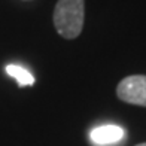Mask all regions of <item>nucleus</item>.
Returning a JSON list of instances; mask_svg holds the SVG:
<instances>
[{"label":"nucleus","instance_id":"1","mask_svg":"<svg viewBox=\"0 0 146 146\" xmlns=\"http://www.w3.org/2000/svg\"><path fill=\"white\" fill-rule=\"evenodd\" d=\"M85 21L84 0H58L54 11V25L64 39H75L82 33Z\"/></svg>","mask_w":146,"mask_h":146},{"label":"nucleus","instance_id":"2","mask_svg":"<svg viewBox=\"0 0 146 146\" xmlns=\"http://www.w3.org/2000/svg\"><path fill=\"white\" fill-rule=\"evenodd\" d=\"M116 96L128 104L146 108V76L133 75L124 78L116 87Z\"/></svg>","mask_w":146,"mask_h":146},{"label":"nucleus","instance_id":"3","mask_svg":"<svg viewBox=\"0 0 146 146\" xmlns=\"http://www.w3.org/2000/svg\"><path fill=\"white\" fill-rule=\"evenodd\" d=\"M125 136L124 128H121L119 125L108 124V125H100V127L92 128L90 133V139L92 143H96L98 146H108L118 143L119 140H122Z\"/></svg>","mask_w":146,"mask_h":146},{"label":"nucleus","instance_id":"4","mask_svg":"<svg viewBox=\"0 0 146 146\" xmlns=\"http://www.w3.org/2000/svg\"><path fill=\"white\" fill-rule=\"evenodd\" d=\"M6 73L14 78L18 87H31V85H35V76L31 75V73L29 70H25L24 67H21V66H17V64H8L6 66Z\"/></svg>","mask_w":146,"mask_h":146},{"label":"nucleus","instance_id":"5","mask_svg":"<svg viewBox=\"0 0 146 146\" xmlns=\"http://www.w3.org/2000/svg\"><path fill=\"white\" fill-rule=\"evenodd\" d=\"M136 146H146V143H140V145H136Z\"/></svg>","mask_w":146,"mask_h":146}]
</instances>
